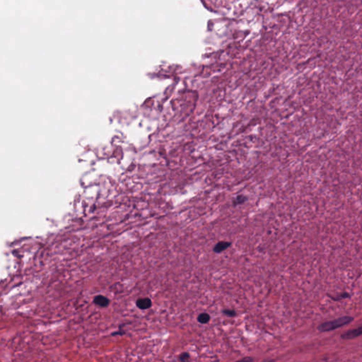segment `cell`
<instances>
[{
  "label": "cell",
  "mask_w": 362,
  "mask_h": 362,
  "mask_svg": "<svg viewBox=\"0 0 362 362\" xmlns=\"http://www.w3.org/2000/svg\"><path fill=\"white\" fill-rule=\"evenodd\" d=\"M210 320V315L207 313H202L199 314L197 317V320L198 322L202 323V324H206Z\"/></svg>",
  "instance_id": "obj_6"
},
{
  "label": "cell",
  "mask_w": 362,
  "mask_h": 362,
  "mask_svg": "<svg viewBox=\"0 0 362 362\" xmlns=\"http://www.w3.org/2000/svg\"><path fill=\"white\" fill-rule=\"evenodd\" d=\"M136 305L139 308L142 310H146L152 307V301H151V299L149 298H139V299L137 301Z\"/></svg>",
  "instance_id": "obj_3"
},
{
  "label": "cell",
  "mask_w": 362,
  "mask_h": 362,
  "mask_svg": "<svg viewBox=\"0 0 362 362\" xmlns=\"http://www.w3.org/2000/svg\"><path fill=\"white\" fill-rule=\"evenodd\" d=\"M223 313L224 314H226V315H228V316L230 317H234L235 316L236 313H235V312L234 311V310H230V309H225L223 311Z\"/></svg>",
  "instance_id": "obj_7"
},
{
  "label": "cell",
  "mask_w": 362,
  "mask_h": 362,
  "mask_svg": "<svg viewBox=\"0 0 362 362\" xmlns=\"http://www.w3.org/2000/svg\"><path fill=\"white\" fill-rule=\"evenodd\" d=\"M189 358H190V355H189V354L188 352H183L179 356L180 361H187Z\"/></svg>",
  "instance_id": "obj_8"
},
{
  "label": "cell",
  "mask_w": 362,
  "mask_h": 362,
  "mask_svg": "<svg viewBox=\"0 0 362 362\" xmlns=\"http://www.w3.org/2000/svg\"><path fill=\"white\" fill-rule=\"evenodd\" d=\"M231 245V243L228 242V241H221L219 242L214 248V251L216 253H219L223 252L224 251L226 250Z\"/></svg>",
  "instance_id": "obj_5"
},
{
  "label": "cell",
  "mask_w": 362,
  "mask_h": 362,
  "mask_svg": "<svg viewBox=\"0 0 362 362\" xmlns=\"http://www.w3.org/2000/svg\"><path fill=\"white\" fill-rule=\"evenodd\" d=\"M353 318L352 317L349 316H344L339 318H337L332 321L326 322L324 323H322L321 325L318 326V330L320 332H327L333 330L334 329H337L338 328L342 327L345 325L349 324L350 322H352Z\"/></svg>",
  "instance_id": "obj_1"
},
{
  "label": "cell",
  "mask_w": 362,
  "mask_h": 362,
  "mask_svg": "<svg viewBox=\"0 0 362 362\" xmlns=\"http://www.w3.org/2000/svg\"><path fill=\"white\" fill-rule=\"evenodd\" d=\"M244 201H245V198L243 197H238L237 199L235 200V201L234 202V204H240V203H243Z\"/></svg>",
  "instance_id": "obj_9"
},
{
  "label": "cell",
  "mask_w": 362,
  "mask_h": 362,
  "mask_svg": "<svg viewBox=\"0 0 362 362\" xmlns=\"http://www.w3.org/2000/svg\"><path fill=\"white\" fill-rule=\"evenodd\" d=\"M94 302L97 306L103 307V308H106V307L109 305L110 300L107 297H104V296L98 295L94 298Z\"/></svg>",
  "instance_id": "obj_4"
},
{
  "label": "cell",
  "mask_w": 362,
  "mask_h": 362,
  "mask_svg": "<svg viewBox=\"0 0 362 362\" xmlns=\"http://www.w3.org/2000/svg\"><path fill=\"white\" fill-rule=\"evenodd\" d=\"M361 334H362V326L356 329H354V330H349L347 332V333H344L342 335V338L346 339H353L355 338V337H359V335H361Z\"/></svg>",
  "instance_id": "obj_2"
}]
</instances>
